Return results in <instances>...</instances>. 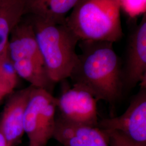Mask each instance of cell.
I'll return each mask as SVG.
<instances>
[{"label": "cell", "mask_w": 146, "mask_h": 146, "mask_svg": "<svg viewBox=\"0 0 146 146\" xmlns=\"http://www.w3.org/2000/svg\"><path fill=\"white\" fill-rule=\"evenodd\" d=\"M82 53L69 78L87 89L98 101L111 106L122 96L123 85L119 58L111 42L81 41Z\"/></svg>", "instance_id": "6da1fadb"}, {"label": "cell", "mask_w": 146, "mask_h": 146, "mask_svg": "<svg viewBox=\"0 0 146 146\" xmlns=\"http://www.w3.org/2000/svg\"><path fill=\"white\" fill-rule=\"evenodd\" d=\"M31 22L50 80L55 84L69 78L78 61L79 39L66 22L55 23L35 16Z\"/></svg>", "instance_id": "7a4b0ae2"}, {"label": "cell", "mask_w": 146, "mask_h": 146, "mask_svg": "<svg viewBox=\"0 0 146 146\" xmlns=\"http://www.w3.org/2000/svg\"><path fill=\"white\" fill-rule=\"evenodd\" d=\"M119 0H82L66 24L80 41L114 43L122 36Z\"/></svg>", "instance_id": "3957f363"}, {"label": "cell", "mask_w": 146, "mask_h": 146, "mask_svg": "<svg viewBox=\"0 0 146 146\" xmlns=\"http://www.w3.org/2000/svg\"><path fill=\"white\" fill-rule=\"evenodd\" d=\"M8 55L16 75L36 88L52 93L54 84L49 78L31 22H22L11 33Z\"/></svg>", "instance_id": "277c9868"}, {"label": "cell", "mask_w": 146, "mask_h": 146, "mask_svg": "<svg viewBox=\"0 0 146 146\" xmlns=\"http://www.w3.org/2000/svg\"><path fill=\"white\" fill-rule=\"evenodd\" d=\"M57 98L44 89L33 87L24 116V131L28 146H46L55 127Z\"/></svg>", "instance_id": "5b68a950"}, {"label": "cell", "mask_w": 146, "mask_h": 146, "mask_svg": "<svg viewBox=\"0 0 146 146\" xmlns=\"http://www.w3.org/2000/svg\"><path fill=\"white\" fill-rule=\"evenodd\" d=\"M97 127L104 131H118L131 140L146 146V80L141 82L140 89L123 114L99 120Z\"/></svg>", "instance_id": "8992f818"}, {"label": "cell", "mask_w": 146, "mask_h": 146, "mask_svg": "<svg viewBox=\"0 0 146 146\" xmlns=\"http://www.w3.org/2000/svg\"><path fill=\"white\" fill-rule=\"evenodd\" d=\"M57 100L59 116L64 120L97 127L98 101L87 89L76 84L72 87L66 86Z\"/></svg>", "instance_id": "52a82bcc"}, {"label": "cell", "mask_w": 146, "mask_h": 146, "mask_svg": "<svg viewBox=\"0 0 146 146\" xmlns=\"http://www.w3.org/2000/svg\"><path fill=\"white\" fill-rule=\"evenodd\" d=\"M146 14L132 34L127 48L125 66L122 70L123 91H129L146 79Z\"/></svg>", "instance_id": "ba28073f"}, {"label": "cell", "mask_w": 146, "mask_h": 146, "mask_svg": "<svg viewBox=\"0 0 146 146\" xmlns=\"http://www.w3.org/2000/svg\"><path fill=\"white\" fill-rule=\"evenodd\" d=\"M62 146H109L104 131L96 127L56 117L53 137Z\"/></svg>", "instance_id": "9c48e42d"}, {"label": "cell", "mask_w": 146, "mask_h": 146, "mask_svg": "<svg viewBox=\"0 0 146 146\" xmlns=\"http://www.w3.org/2000/svg\"><path fill=\"white\" fill-rule=\"evenodd\" d=\"M33 86L13 94L5 104L0 120V131L11 146H15L25 134L23 121L27 105Z\"/></svg>", "instance_id": "30bf717a"}, {"label": "cell", "mask_w": 146, "mask_h": 146, "mask_svg": "<svg viewBox=\"0 0 146 146\" xmlns=\"http://www.w3.org/2000/svg\"><path fill=\"white\" fill-rule=\"evenodd\" d=\"M29 0H0V56L8 52L11 33L26 13Z\"/></svg>", "instance_id": "8fae6325"}, {"label": "cell", "mask_w": 146, "mask_h": 146, "mask_svg": "<svg viewBox=\"0 0 146 146\" xmlns=\"http://www.w3.org/2000/svg\"><path fill=\"white\" fill-rule=\"evenodd\" d=\"M82 0H29L28 12L47 21L66 22V15Z\"/></svg>", "instance_id": "7c38bea8"}, {"label": "cell", "mask_w": 146, "mask_h": 146, "mask_svg": "<svg viewBox=\"0 0 146 146\" xmlns=\"http://www.w3.org/2000/svg\"><path fill=\"white\" fill-rule=\"evenodd\" d=\"M7 65L0 74V101L13 92L17 83V75L12 66L9 68Z\"/></svg>", "instance_id": "4fadbf2b"}, {"label": "cell", "mask_w": 146, "mask_h": 146, "mask_svg": "<svg viewBox=\"0 0 146 146\" xmlns=\"http://www.w3.org/2000/svg\"><path fill=\"white\" fill-rule=\"evenodd\" d=\"M122 8L131 17L145 14L146 0H119Z\"/></svg>", "instance_id": "5bb4252c"}, {"label": "cell", "mask_w": 146, "mask_h": 146, "mask_svg": "<svg viewBox=\"0 0 146 146\" xmlns=\"http://www.w3.org/2000/svg\"><path fill=\"white\" fill-rule=\"evenodd\" d=\"M104 131L107 137L109 146H146L131 140L118 131Z\"/></svg>", "instance_id": "9a60e30c"}, {"label": "cell", "mask_w": 146, "mask_h": 146, "mask_svg": "<svg viewBox=\"0 0 146 146\" xmlns=\"http://www.w3.org/2000/svg\"><path fill=\"white\" fill-rule=\"evenodd\" d=\"M9 62L8 52L0 56V74L3 72L7 65Z\"/></svg>", "instance_id": "2e32d148"}, {"label": "cell", "mask_w": 146, "mask_h": 146, "mask_svg": "<svg viewBox=\"0 0 146 146\" xmlns=\"http://www.w3.org/2000/svg\"><path fill=\"white\" fill-rule=\"evenodd\" d=\"M0 146H11L1 131H0Z\"/></svg>", "instance_id": "e0dca14e"}]
</instances>
